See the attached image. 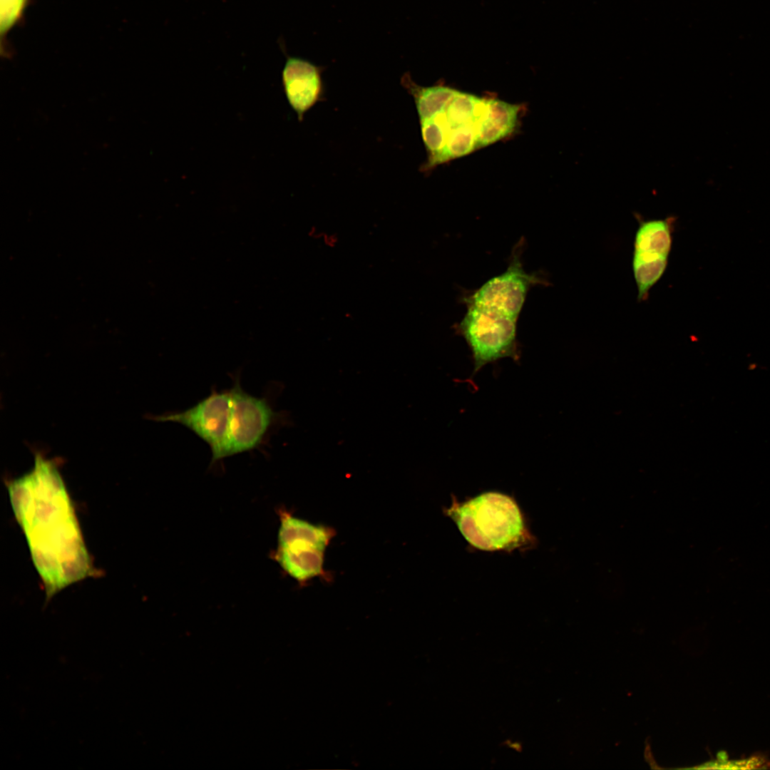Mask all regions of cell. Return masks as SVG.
Segmentation results:
<instances>
[{
	"label": "cell",
	"mask_w": 770,
	"mask_h": 770,
	"mask_svg": "<svg viewBox=\"0 0 770 770\" xmlns=\"http://www.w3.org/2000/svg\"><path fill=\"white\" fill-rule=\"evenodd\" d=\"M8 491L46 599L90 575L91 560L56 463L36 453L34 468L11 481Z\"/></svg>",
	"instance_id": "obj_1"
},
{
	"label": "cell",
	"mask_w": 770,
	"mask_h": 770,
	"mask_svg": "<svg viewBox=\"0 0 770 770\" xmlns=\"http://www.w3.org/2000/svg\"><path fill=\"white\" fill-rule=\"evenodd\" d=\"M449 513L465 538L482 550L515 548L524 538L518 506L510 497L499 493H483L452 507Z\"/></svg>",
	"instance_id": "obj_2"
},
{
	"label": "cell",
	"mask_w": 770,
	"mask_h": 770,
	"mask_svg": "<svg viewBox=\"0 0 770 770\" xmlns=\"http://www.w3.org/2000/svg\"><path fill=\"white\" fill-rule=\"evenodd\" d=\"M466 307V314L453 327L471 351L474 372L502 358L518 360V320L492 309Z\"/></svg>",
	"instance_id": "obj_3"
},
{
	"label": "cell",
	"mask_w": 770,
	"mask_h": 770,
	"mask_svg": "<svg viewBox=\"0 0 770 770\" xmlns=\"http://www.w3.org/2000/svg\"><path fill=\"white\" fill-rule=\"evenodd\" d=\"M524 240L514 246L506 270L463 297L466 306L492 309L518 320L528 292L533 287L546 285L541 274L527 272L522 262Z\"/></svg>",
	"instance_id": "obj_4"
},
{
	"label": "cell",
	"mask_w": 770,
	"mask_h": 770,
	"mask_svg": "<svg viewBox=\"0 0 770 770\" xmlns=\"http://www.w3.org/2000/svg\"><path fill=\"white\" fill-rule=\"evenodd\" d=\"M230 391L229 457L258 448L283 417L268 399L245 391L238 376Z\"/></svg>",
	"instance_id": "obj_5"
},
{
	"label": "cell",
	"mask_w": 770,
	"mask_h": 770,
	"mask_svg": "<svg viewBox=\"0 0 770 770\" xmlns=\"http://www.w3.org/2000/svg\"><path fill=\"white\" fill-rule=\"evenodd\" d=\"M230 419V389H215L186 409L155 417L158 421L180 424L202 440L210 450L211 464L229 457Z\"/></svg>",
	"instance_id": "obj_6"
},
{
	"label": "cell",
	"mask_w": 770,
	"mask_h": 770,
	"mask_svg": "<svg viewBox=\"0 0 770 770\" xmlns=\"http://www.w3.org/2000/svg\"><path fill=\"white\" fill-rule=\"evenodd\" d=\"M674 217L640 220L634 240L632 270L639 300L661 279L672 244Z\"/></svg>",
	"instance_id": "obj_7"
},
{
	"label": "cell",
	"mask_w": 770,
	"mask_h": 770,
	"mask_svg": "<svg viewBox=\"0 0 770 770\" xmlns=\"http://www.w3.org/2000/svg\"><path fill=\"white\" fill-rule=\"evenodd\" d=\"M282 77L287 99L302 120L321 97L322 68L305 59L288 57Z\"/></svg>",
	"instance_id": "obj_8"
},
{
	"label": "cell",
	"mask_w": 770,
	"mask_h": 770,
	"mask_svg": "<svg viewBox=\"0 0 770 770\" xmlns=\"http://www.w3.org/2000/svg\"><path fill=\"white\" fill-rule=\"evenodd\" d=\"M520 106L500 100L485 98L477 136V149L486 147L508 137L515 130Z\"/></svg>",
	"instance_id": "obj_9"
},
{
	"label": "cell",
	"mask_w": 770,
	"mask_h": 770,
	"mask_svg": "<svg viewBox=\"0 0 770 770\" xmlns=\"http://www.w3.org/2000/svg\"><path fill=\"white\" fill-rule=\"evenodd\" d=\"M324 550L299 543L278 544L274 558L297 582L323 575Z\"/></svg>",
	"instance_id": "obj_10"
},
{
	"label": "cell",
	"mask_w": 770,
	"mask_h": 770,
	"mask_svg": "<svg viewBox=\"0 0 770 770\" xmlns=\"http://www.w3.org/2000/svg\"><path fill=\"white\" fill-rule=\"evenodd\" d=\"M279 518L278 543H300L325 550L335 535L329 527L310 523L286 510H279Z\"/></svg>",
	"instance_id": "obj_11"
},
{
	"label": "cell",
	"mask_w": 770,
	"mask_h": 770,
	"mask_svg": "<svg viewBox=\"0 0 770 770\" xmlns=\"http://www.w3.org/2000/svg\"><path fill=\"white\" fill-rule=\"evenodd\" d=\"M26 0H1L0 29L6 33L19 18Z\"/></svg>",
	"instance_id": "obj_12"
}]
</instances>
